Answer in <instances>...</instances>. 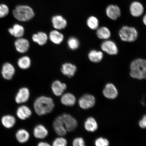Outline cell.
Segmentation results:
<instances>
[{
    "label": "cell",
    "mask_w": 146,
    "mask_h": 146,
    "mask_svg": "<svg viewBox=\"0 0 146 146\" xmlns=\"http://www.w3.org/2000/svg\"><path fill=\"white\" fill-rule=\"evenodd\" d=\"M15 72V69L12 64L9 63H5L2 68V76L5 79L11 80L13 77Z\"/></svg>",
    "instance_id": "obj_11"
},
{
    "label": "cell",
    "mask_w": 146,
    "mask_h": 146,
    "mask_svg": "<svg viewBox=\"0 0 146 146\" xmlns=\"http://www.w3.org/2000/svg\"><path fill=\"white\" fill-rule=\"evenodd\" d=\"M8 31L11 35L16 38H19L23 37L24 35L25 30L22 25L15 24L12 28L9 29Z\"/></svg>",
    "instance_id": "obj_21"
},
{
    "label": "cell",
    "mask_w": 146,
    "mask_h": 146,
    "mask_svg": "<svg viewBox=\"0 0 146 146\" xmlns=\"http://www.w3.org/2000/svg\"><path fill=\"white\" fill-rule=\"evenodd\" d=\"M16 115L20 119L25 120L32 115V112L27 106L23 105L18 108L16 111Z\"/></svg>",
    "instance_id": "obj_19"
},
{
    "label": "cell",
    "mask_w": 146,
    "mask_h": 146,
    "mask_svg": "<svg viewBox=\"0 0 146 146\" xmlns=\"http://www.w3.org/2000/svg\"><path fill=\"white\" fill-rule=\"evenodd\" d=\"M33 134L36 138L38 139H42L46 138L48 136V132L44 126L39 124L34 127Z\"/></svg>",
    "instance_id": "obj_18"
},
{
    "label": "cell",
    "mask_w": 146,
    "mask_h": 146,
    "mask_svg": "<svg viewBox=\"0 0 146 146\" xmlns=\"http://www.w3.org/2000/svg\"><path fill=\"white\" fill-rule=\"evenodd\" d=\"M95 103V98L90 94L83 95L78 100V104L80 107L84 110L91 108L94 106Z\"/></svg>",
    "instance_id": "obj_5"
},
{
    "label": "cell",
    "mask_w": 146,
    "mask_h": 146,
    "mask_svg": "<svg viewBox=\"0 0 146 146\" xmlns=\"http://www.w3.org/2000/svg\"><path fill=\"white\" fill-rule=\"evenodd\" d=\"M15 18L18 21L25 22L30 21L34 17L35 13L33 9L27 5H18L13 11Z\"/></svg>",
    "instance_id": "obj_3"
},
{
    "label": "cell",
    "mask_w": 146,
    "mask_h": 146,
    "mask_svg": "<svg viewBox=\"0 0 146 146\" xmlns=\"http://www.w3.org/2000/svg\"><path fill=\"white\" fill-rule=\"evenodd\" d=\"M85 128L89 132H94L98 128V124L95 119L89 117L87 119L84 123Z\"/></svg>",
    "instance_id": "obj_25"
},
{
    "label": "cell",
    "mask_w": 146,
    "mask_h": 146,
    "mask_svg": "<svg viewBox=\"0 0 146 146\" xmlns=\"http://www.w3.org/2000/svg\"><path fill=\"white\" fill-rule=\"evenodd\" d=\"M77 68L74 65L69 63L64 64L61 68L62 74L69 78L73 77L76 74Z\"/></svg>",
    "instance_id": "obj_17"
},
{
    "label": "cell",
    "mask_w": 146,
    "mask_h": 146,
    "mask_svg": "<svg viewBox=\"0 0 146 146\" xmlns=\"http://www.w3.org/2000/svg\"><path fill=\"white\" fill-rule=\"evenodd\" d=\"M37 146H51V145L46 142H40L38 143Z\"/></svg>",
    "instance_id": "obj_37"
},
{
    "label": "cell",
    "mask_w": 146,
    "mask_h": 146,
    "mask_svg": "<svg viewBox=\"0 0 146 146\" xmlns=\"http://www.w3.org/2000/svg\"><path fill=\"white\" fill-rule=\"evenodd\" d=\"M106 13L108 17L110 19L116 20L121 15V10L117 5H111L107 7Z\"/></svg>",
    "instance_id": "obj_14"
},
{
    "label": "cell",
    "mask_w": 146,
    "mask_h": 146,
    "mask_svg": "<svg viewBox=\"0 0 146 146\" xmlns=\"http://www.w3.org/2000/svg\"><path fill=\"white\" fill-rule=\"evenodd\" d=\"M16 50L21 53H25L30 48V44L27 39L22 37L17 38L14 43Z\"/></svg>",
    "instance_id": "obj_10"
},
{
    "label": "cell",
    "mask_w": 146,
    "mask_h": 146,
    "mask_svg": "<svg viewBox=\"0 0 146 146\" xmlns=\"http://www.w3.org/2000/svg\"><path fill=\"white\" fill-rule=\"evenodd\" d=\"M100 47L102 50L110 55H115L118 52L117 45L114 41L111 40H104L102 43Z\"/></svg>",
    "instance_id": "obj_6"
},
{
    "label": "cell",
    "mask_w": 146,
    "mask_h": 146,
    "mask_svg": "<svg viewBox=\"0 0 146 146\" xmlns=\"http://www.w3.org/2000/svg\"><path fill=\"white\" fill-rule=\"evenodd\" d=\"M103 93L105 97L109 99H114L118 95L117 89L113 84L111 83H108L106 85Z\"/></svg>",
    "instance_id": "obj_9"
},
{
    "label": "cell",
    "mask_w": 146,
    "mask_h": 146,
    "mask_svg": "<svg viewBox=\"0 0 146 146\" xmlns=\"http://www.w3.org/2000/svg\"><path fill=\"white\" fill-rule=\"evenodd\" d=\"M88 57L90 61L92 62L98 63L103 60L104 54L101 51L92 50L89 52Z\"/></svg>",
    "instance_id": "obj_24"
},
{
    "label": "cell",
    "mask_w": 146,
    "mask_h": 146,
    "mask_svg": "<svg viewBox=\"0 0 146 146\" xmlns=\"http://www.w3.org/2000/svg\"><path fill=\"white\" fill-rule=\"evenodd\" d=\"M50 41L54 44H60L62 42L64 39L63 35L58 30L52 31L49 36Z\"/></svg>",
    "instance_id": "obj_23"
},
{
    "label": "cell",
    "mask_w": 146,
    "mask_h": 146,
    "mask_svg": "<svg viewBox=\"0 0 146 146\" xmlns=\"http://www.w3.org/2000/svg\"><path fill=\"white\" fill-rule=\"evenodd\" d=\"M16 137L19 143H24L28 141L30 138V134L26 129H21L16 132Z\"/></svg>",
    "instance_id": "obj_27"
},
{
    "label": "cell",
    "mask_w": 146,
    "mask_h": 146,
    "mask_svg": "<svg viewBox=\"0 0 146 146\" xmlns=\"http://www.w3.org/2000/svg\"><path fill=\"white\" fill-rule=\"evenodd\" d=\"M67 87V85L65 83H62L59 80L54 81L51 86L53 93L55 96H57L62 95Z\"/></svg>",
    "instance_id": "obj_13"
},
{
    "label": "cell",
    "mask_w": 146,
    "mask_h": 146,
    "mask_svg": "<svg viewBox=\"0 0 146 146\" xmlns=\"http://www.w3.org/2000/svg\"><path fill=\"white\" fill-rule=\"evenodd\" d=\"M67 141L62 136L56 138L52 142V146H67Z\"/></svg>",
    "instance_id": "obj_32"
},
{
    "label": "cell",
    "mask_w": 146,
    "mask_h": 146,
    "mask_svg": "<svg viewBox=\"0 0 146 146\" xmlns=\"http://www.w3.org/2000/svg\"><path fill=\"white\" fill-rule=\"evenodd\" d=\"M119 35L122 41L132 42L137 39L138 33L134 27L124 26L120 29L119 32Z\"/></svg>",
    "instance_id": "obj_4"
},
{
    "label": "cell",
    "mask_w": 146,
    "mask_h": 146,
    "mask_svg": "<svg viewBox=\"0 0 146 146\" xmlns=\"http://www.w3.org/2000/svg\"><path fill=\"white\" fill-rule=\"evenodd\" d=\"M1 121L3 126L6 128L10 129L15 125L16 120L14 116L8 115L3 116Z\"/></svg>",
    "instance_id": "obj_28"
},
{
    "label": "cell",
    "mask_w": 146,
    "mask_h": 146,
    "mask_svg": "<svg viewBox=\"0 0 146 146\" xmlns=\"http://www.w3.org/2000/svg\"><path fill=\"white\" fill-rule=\"evenodd\" d=\"M96 34L99 39L104 40L109 39L111 36L110 30L106 27H102L97 29Z\"/></svg>",
    "instance_id": "obj_26"
},
{
    "label": "cell",
    "mask_w": 146,
    "mask_h": 146,
    "mask_svg": "<svg viewBox=\"0 0 146 146\" xmlns=\"http://www.w3.org/2000/svg\"><path fill=\"white\" fill-rule=\"evenodd\" d=\"M54 107L53 100L49 97L40 96L36 98L34 102V110L39 116L50 113L53 110Z\"/></svg>",
    "instance_id": "obj_1"
},
{
    "label": "cell",
    "mask_w": 146,
    "mask_h": 146,
    "mask_svg": "<svg viewBox=\"0 0 146 146\" xmlns=\"http://www.w3.org/2000/svg\"><path fill=\"white\" fill-rule=\"evenodd\" d=\"M143 23L146 26V14L144 15L143 18Z\"/></svg>",
    "instance_id": "obj_38"
},
{
    "label": "cell",
    "mask_w": 146,
    "mask_h": 146,
    "mask_svg": "<svg viewBox=\"0 0 146 146\" xmlns=\"http://www.w3.org/2000/svg\"><path fill=\"white\" fill-rule=\"evenodd\" d=\"M30 91L27 88H22L18 91L15 96L16 103L18 104L25 103L30 98Z\"/></svg>",
    "instance_id": "obj_12"
},
{
    "label": "cell",
    "mask_w": 146,
    "mask_h": 146,
    "mask_svg": "<svg viewBox=\"0 0 146 146\" xmlns=\"http://www.w3.org/2000/svg\"><path fill=\"white\" fill-rule=\"evenodd\" d=\"M130 12L132 15L134 17H139L143 14L144 10L143 5L138 1L133 2L131 3Z\"/></svg>",
    "instance_id": "obj_16"
},
{
    "label": "cell",
    "mask_w": 146,
    "mask_h": 146,
    "mask_svg": "<svg viewBox=\"0 0 146 146\" xmlns=\"http://www.w3.org/2000/svg\"><path fill=\"white\" fill-rule=\"evenodd\" d=\"M33 41L40 46H43L46 43L48 36L44 32H40L33 35Z\"/></svg>",
    "instance_id": "obj_22"
},
{
    "label": "cell",
    "mask_w": 146,
    "mask_h": 146,
    "mask_svg": "<svg viewBox=\"0 0 146 146\" xmlns=\"http://www.w3.org/2000/svg\"><path fill=\"white\" fill-rule=\"evenodd\" d=\"M73 146H86L83 139L82 137H77L74 139L72 142Z\"/></svg>",
    "instance_id": "obj_35"
},
{
    "label": "cell",
    "mask_w": 146,
    "mask_h": 146,
    "mask_svg": "<svg viewBox=\"0 0 146 146\" xmlns=\"http://www.w3.org/2000/svg\"><path fill=\"white\" fill-rule=\"evenodd\" d=\"M31 61L30 58L27 56H22L19 58L17 62L18 65L20 68L27 69L30 68Z\"/></svg>",
    "instance_id": "obj_29"
},
{
    "label": "cell",
    "mask_w": 146,
    "mask_h": 146,
    "mask_svg": "<svg viewBox=\"0 0 146 146\" xmlns=\"http://www.w3.org/2000/svg\"><path fill=\"white\" fill-rule=\"evenodd\" d=\"M52 21L53 26L56 30H61L67 27L66 20L61 15L54 16L52 18Z\"/></svg>",
    "instance_id": "obj_15"
},
{
    "label": "cell",
    "mask_w": 146,
    "mask_h": 146,
    "mask_svg": "<svg viewBox=\"0 0 146 146\" xmlns=\"http://www.w3.org/2000/svg\"><path fill=\"white\" fill-rule=\"evenodd\" d=\"M87 25L91 30H96L99 27V22L96 17L94 16H91L88 18Z\"/></svg>",
    "instance_id": "obj_30"
},
{
    "label": "cell",
    "mask_w": 146,
    "mask_h": 146,
    "mask_svg": "<svg viewBox=\"0 0 146 146\" xmlns=\"http://www.w3.org/2000/svg\"><path fill=\"white\" fill-rule=\"evenodd\" d=\"M95 145L96 146H109V142L107 139L99 137L96 140Z\"/></svg>",
    "instance_id": "obj_34"
},
{
    "label": "cell",
    "mask_w": 146,
    "mask_h": 146,
    "mask_svg": "<svg viewBox=\"0 0 146 146\" xmlns=\"http://www.w3.org/2000/svg\"><path fill=\"white\" fill-rule=\"evenodd\" d=\"M140 127L142 129L146 128V115L143 116L139 123Z\"/></svg>",
    "instance_id": "obj_36"
},
{
    "label": "cell",
    "mask_w": 146,
    "mask_h": 146,
    "mask_svg": "<svg viewBox=\"0 0 146 146\" xmlns=\"http://www.w3.org/2000/svg\"><path fill=\"white\" fill-rule=\"evenodd\" d=\"M53 127L56 134L60 136H63L67 134V131L66 129L61 116L56 117L53 123Z\"/></svg>",
    "instance_id": "obj_8"
},
{
    "label": "cell",
    "mask_w": 146,
    "mask_h": 146,
    "mask_svg": "<svg viewBox=\"0 0 146 146\" xmlns=\"http://www.w3.org/2000/svg\"><path fill=\"white\" fill-rule=\"evenodd\" d=\"M61 102L63 105L66 106L72 107L75 104L76 98L74 94L70 93H65L62 96Z\"/></svg>",
    "instance_id": "obj_20"
},
{
    "label": "cell",
    "mask_w": 146,
    "mask_h": 146,
    "mask_svg": "<svg viewBox=\"0 0 146 146\" xmlns=\"http://www.w3.org/2000/svg\"><path fill=\"white\" fill-rule=\"evenodd\" d=\"M9 12V7L6 5H0V18H4L8 15Z\"/></svg>",
    "instance_id": "obj_33"
},
{
    "label": "cell",
    "mask_w": 146,
    "mask_h": 146,
    "mask_svg": "<svg viewBox=\"0 0 146 146\" xmlns=\"http://www.w3.org/2000/svg\"><path fill=\"white\" fill-rule=\"evenodd\" d=\"M61 116L67 131L72 132L75 130L78 126V122L76 119L68 114L64 113Z\"/></svg>",
    "instance_id": "obj_7"
},
{
    "label": "cell",
    "mask_w": 146,
    "mask_h": 146,
    "mask_svg": "<svg viewBox=\"0 0 146 146\" xmlns=\"http://www.w3.org/2000/svg\"><path fill=\"white\" fill-rule=\"evenodd\" d=\"M131 77L139 80L146 78V60L138 58L133 61L130 66Z\"/></svg>",
    "instance_id": "obj_2"
},
{
    "label": "cell",
    "mask_w": 146,
    "mask_h": 146,
    "mask_svg": "<svg viewBox=\"0 0 146 146\" xmlns=\"http://www.w3.org/2000/svg\"><path fill=\"white\" fill-rule=\"evenodd\" d=\"M69 48L72 50H75L80 46V42L77 38L74 36L69 38L67 40Z\"/></svg>",
    "instance_id": "obj_31"
}]
</instances>
